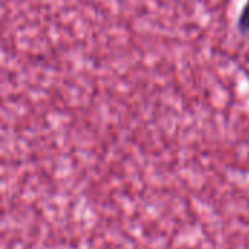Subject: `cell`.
I'll list each match as a JSON object with an SVG mask.
<instances>
[{"label":"cell","mask_w":249,"mask_h":249,"mask_svg":"<svg viewBox=\"0 0 249 249\" xmlns=\"http://www.w3.org/2000/svg\"><path fill=\"white\" fill-rule=\"evenodd\" d=\"M236 28L241 35L249 38V0H247L241 7V12L236 19Z\"/></svg>","instance_id":"obj_1"},{"label":"cell","mask_w":249,"mask_h":249,"mask_svg":"<svg viewBox=\"0 0 249 249\" xmlns=\"http://www.w3.org/2000/svg\"><path fill=\"white\" fill-rule=\"evenodd\" d=\"M242 73H244V76L247 77V80H248V86H249V69H242Z\"/></svg>","instance_id":"obj_2"}]
</instances>
